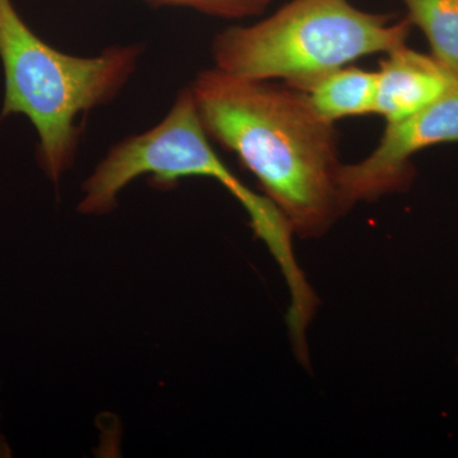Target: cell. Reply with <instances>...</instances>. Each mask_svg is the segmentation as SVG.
Listing matches in <instances>:
<instances>
[{
  "instance_id": "6da1fadb",
  "label": "cell",
  "mask_w": 458,
  "mask_h": 458,
  "mask_svg": "<svg viewBox=\"0 0 458 458\" xmlns=\"http://www.w3.org/2000/svg\"><path fill=\"white\" fill-rule=\"evenodd\" d=\"M189 89L208 137L254 174L294 234L325 236L346 216L335 123L319 116L303 90L216 66Z\"/></svg>"
},
{
  "instance_id": "7a4b0ae2",
  "label": "cell",
  "mask_w": 458,
  "mask_h": 458,
  "mask_svg": "<svg viewBox=\"0 0 458 458\" xmlns=\"http://www.w3.org/2000/svg\"><path fill=\"white\" fill-rule=\"evenodd\" d=\"M144 49L141 42H132L110 45L92 56L72 55L42 40L13 0H0V126L12 116L31 123L38 137L36 161L57 185L73 167L87 114L122 95Z\"/></svg>"
},
{
  "instance_id": "3957f363",
  "label": "cell",
  "mask_w": 458,
  "mask_h": 458,
  "mask_svg": "<svg viewBox=\"0 0 458 458\" xmlns=\"http://www.w3.org/2000/svg\"><path fill=\"white\" fill-rule=\"evenodd\" d=\"M140 177H148L150 185L159 190L174 188L188 177L221 183L242 205L256 237L279 265L291 295L289 315L303 318L316 311L318 295L295 258L293 229L269 199L245 185L216 155L189 86L180 90L161 122L108 149L84 181L78 210L89 216L113 212L120 192Z\"/></svg>"
},
{
  "instance_id": "277c9868",
  "label": "cell",
  "mask_w": 458,
  "mask_h": 458,
  "mask_svg": "<svg viewBox=\"0 0 458 458\" xmlns=\"http://www.w3.org/2000/svg\"><path fill=\"white\" fill-rule=\"evenodd\" d=\"M411 29L408 17L361 11L351 0H289L254 25L223 30L210 53L225 73L303 90L337 68L408 44Z\"/></svg>"
},
{
  "instance_id": "5b68a950",
  "label": "cell",
  "mask_w": 458,
  "mask_h": 458,
  "mask_svg": "<svg viewBox=\"0 0 458 458\" xmlns=\"http://www.w3.org/2000/svg\"><path fill=\"white\" fill-rule=\"evenodd\" d=\"M443 143H458L457 78L432 104L397 122L386 123L381 140L369 157L343 165L346 207L351 210L355 204L406 191L417 174L412 157Z\"/></svg>"
},
{
  "instance_id": "8992f818",
  "label": "cell",
  "mask_w": 458,
  "mask_h": 458,
  "mask_svg": "<svg viewBox=\"0 0 458 458\" xmlns=\"http://www.w3.org/2000/svg\"><path fill=\"white\" fill-rule=\"evenodd\" d=\"M377 73L376 113L397 122L436 101L456 80L432 55L408 44L386 54Z\"/></svg>"
},
{
  "instance_id": "52a82bcc",
  "label": "cell",
  "mask_w": 458,
  "mask_h": 458,
  "mask_svg": "<svg viewBox=\"0 0 458 458\" xmlns=\"http://www.w3.org/2000/svg\"><path fill=\"white\" fill-rule=\"evenodd\" d=\"M319 116L335 123L346 117L376 113L377 73L345 65L303 89Z\"/></svg>"
},
{
  "instance_id": "ba28073f",
  "label": "cell",
  "mask_w": 458,
  "mask_h": 458,
  "mask_svg": "<svg viewBox=\"0 0 458 458\" xmlns=\"http://www.w3.org/2000/svg\"><path fill=\"white\" fill-rule=\"evenodd\" d=\"M412 26L429 42L432 55L458 80V0H401Z\"/></svg>"
},
{
  "instance_id": "9c48e42d",
  "label": "cell",
  "mask_w": 458,
  "mask_h": 458,
  "mask_svg": "<svg viewBox=\"0 0 458 458\" xmlns=\"http://www.w3.org/2000/svg\"><path fill=\"white\" fill-rule=\"evenodd\" d=\"M152 7H183L194 9L207 16L225 20H246L260 16L273 0H135Z\"/></svg>"
}]
</instances>
